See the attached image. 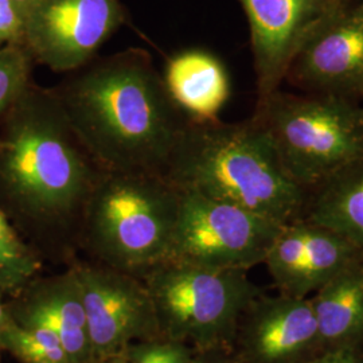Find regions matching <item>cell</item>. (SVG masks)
I'll list each match as a JSON object with an SVG mask.
<instances>
[{
	"label": "cell",
	"mask_w": 363,
	"mask_h": 363,
	"mask_svg": "<svg viewBox=\"0 0 363 363\" xmlns=\"http://www.w3.org/2000/svg\"><path fill=\"white\" fill-rule=\"evenodd\" d=\"M72 73L52 91L94 164L103 171L164 174L189 118L150 55L130 49Z\"/></svg>",
	"instance_id": "obj_1"
},
{
	"label": "cell",
	"mask_w": 363,
	"mask_h": 363,
	"mask_svg": "<svg viewBox=\"0 0 363 363\" xmlns=\"http://www.w3.org/2000/svg\"><path fill=\"white\" fill-rule=\"evenodd\" d=\"M193 191L280 225L301 220L307 191L286 171L269 130L253 116L241 123L189 118L163 174Z\"/></svg>",
	"instance_id": "obj_2"
},
{
	"label": "cell",
	"mask_w": 363,
	"mask_h": 363,
	"mask_svg": "<svg viewBox=\"0 0 363 363\" xmlns=\"http://www.w3.org/2000/svg\"><path fill=\"white\" fill-rule=\"evenodd\" d=\"M0 183L35 220L64 223L82 213L101 169L70 128L52 89L28 85L4 115Z\"/></svg>",
	"instance_id": "obj_3"
},
{
	"label": "cell",
	"mask_w": 363,
	"mask_h": 363,
	"mask_svg": "<svg viewBox=\"0 0 363 363\" xmlns=\"http://www.w3.org/2000/svg\"><path fill=\"white\" fill-rule=\"evenodd\" d=\"M179 199L163 174L101 169L82 210L86 240L113 269L150 271L169 257Z\"/></svg>",
	"instance_id": "obj_4"
},
{
	"label": "cell",
	"mask_w": 363,
	"mask_h": 363,
	"mask_svg": "<svg viewBox=\"0 0 363 363\" xmlns=\"http://www.w3.org/2000/svg\"><path fill=\"white\" fill-rule=\"evenodd\" d=\"M253 116L269 130L286 171L306 191L363 157V105L322 93L274 91Z\"/></svg>",
	"instance_id": "obj_5"
},
{
	"label": "cell",
	"mask_w": 363,
	"mask_h": 363,
	"mask_svg": "<svg viewBox=\"0 0 363 363\" xmlns=\"http://www.w3.org/2000/svg\"><path fill=\"white\" fill-rule=\"evenodd\" d=\"M145 288L162 339L218 349L235 335L256 289L242 269H211L163 261L147 271Z\"/></svg>",
	"instance_id": "obj_6"
},
{
	"label": "cell",
	"mask_w": 363,
	"mask_h": 363,
	"mask_svg": "<svg viewBox=\"0 0 363 363\" xmlns=\"http://www.w3.org/2000/svg\"><path fill=\"white\" fill-rule=\"evenodd\" d=\"M283 226L245 208L193 191H181L166 261L247 271L264 264Z\"/></svg>",
	"instance_id": "obj_7"
},
{
	"label": "cell",
	"mask_w": 363,
	"mask_h": 363,
	"mask_svg": "<svg viewBox=\"0 0 363 363\" xmlns=\"http://www.w3.org/2000/svg\"><path fill=\"white\" fill-rule=\"evenodd\" d=\"M125 19L120 0H37L25 18L23 48L52 72H74Z\"/></svg>",
	"instance_id": "obj_8"
},
{
	"label": "cell",
	"mask_w": 363,
	"mask_h": 363,
	"mask_svg": "<svg viewBox=\"0 0 363 363\" xmlns=\"http://www.w3.org/2000/svg\"><path fill=\"white\" fill-rule=\"evenodd\" d=\"M247 13L257 104L286 81L300 50L351 0H240Z\"/></svg>",
	"instance_id": "obj_9"
},
{
	"label": "cell",
	"mask_w": 363,
	"mask_h": 363,
	"mask_svg": "<svg viewBox=\"0 0 363 363\" xmlns=\"http://www.w3.org/2000/svg\"><path fill=\"white\" fill-rule=\"evenodd\" d=\"M94 363L120 357L133 340L159 335L147 288L130 273L76 267Z\"/></svg>",
	"instance_id": "obj_10"
},
{
	"label": "cell",
	"mask_w": 363,
	"mask_h": 363,
	"mask_svg": "<svg viewBox=\"0 0 363 363\" xmlns=\"http://www.w3.org/2000/svg\"><path fill=\"white\" fill-rule=\"evenodd\" d=\"M286 79L308 93L363 100V0H351L300 50Z\"/></svg>",
	"instance_id": "obj_11"
},
{
	"label": "cell",
	"mask_w": 363,
	"mask_h": 363,
	"mask_svg": "<svg viewBox=\"0 0 363 363\" xmlns=\"http://www.w3.org/2000/svg\"><path fill=\"white\" fill-rule=\"evenodd\" d=\"M235 335L241 363H300L319 343L311 300L288 295L253 300Z\"/></svg>",
	"instance_id": "obj_12"
},
{
	"label": "cell",
	"mask_w": 363,
	"mask_h": 363,
	"mask_svg": "<svg viewBox=\"0 0 363 363\" xmlns=\"http://www.w3.org/2000/svg\"><path fill=\"white\" fill-rule=\"evenodd\" d=\"M163 81L172 101L193 121L217 120L230 94L225 66L205 50L177 54L166 66Z\"/></svg>",
	"instance_id": "obj_13"
},
{
	"label": "cell",
	"mask_w": 363,
	"mask_h": 363,
	"mask_svg": "<svg viewBox=\"0 0 363 363\" xmlns=\"http://www.w3.org/2000/svg\"><path fill=\"white\" fill-rule=\"evenodd\" d=\"M301 220L335 232L363 249V157L307 191Z\"/></svg>",
	"instance_id": "obj_14"
},
{
	"label": "cell",
	"mask_w": 363,
	"mask_h": 363,
	"mask_svg": "<svg viewBox=\"0 0 363 363\" xmlns=\"http://www.w3.org/2000/svg\"><path fill=\"white\" fill-rule=\"evenodd\" d=\"M319 343L333 349L350 346L363 334V265L345 268L311 298Z\"/></svg>",
	"instance_id": "obj_15"
},
{
	"label": "cell",
	"mask_w": 363,
	"mask_h": 363,
	"mask_svg": "<svg viewBox=\"0 0 363 363\" xmlns=\"http://www.w3.org/2000/svg\"><path fill=\"white\" fill-rule=\"evenodd\" d=\"M55 328L69 363H94L76 268L52 279L30 303Z\"/></svg>",
	"instance_id": "obj_16"
},
{
	"label": "cell",
	"mask_w": 363,
	"mask_h": 363,
	"mask_svg": "<svg viewBox=\"0 0 363 363\" xmlns=\"http://www.w3.org/2000/svg\"><path fill=\"white\" fill-rule=\"evenodd\" d=\"M304 253L288 296L306 298L345 268L361 261L363 249L325 228L301 220Z\"/></svg>",
	"instance_id": "obj_17"
},
{
	"label": "cell",
	"mask_w": 363,
	"mask_h": 363,
	"mask_svg": "<svg viewBox=\"0 0 363 363\" xmlns=\"http://www.w3.org/2000/svg\"><path fill=\"white\" fill-rule=\"evenodd\" d=\"M37 256L15 233L0 208V289L18 292L38 272Z\"/></svg>",
	"instance_id": "obj_18"
},
{
	"label": "cell",
	"mask_w": 363,
	"mask_h": 363,
	"mask_svg": "<svg viewBox=\"0 0 363 363\" xmlns=\"http://www.w3.org/2000/svg\"><path fill=\"white\" fill-rule=\"evenodd\" d=\"M31 61L23 46H0V117L13 108L28 88Z\"/></svg>",
	"instance_id": "obj_19"
},
{
	"label": "cell",
	"mask_w": 363,
	"mask_h": 363,
	"mask_svg": "<svg viewBox=\"0 0 363 363\" xmlns=\"http://www.w3.org/2000/svg\"><path fill=\"white\" fill-rule=\"evenodd\" d=\"M16 322L38 343L52 363H69L58 333L38 310L28 304Z\"/></svg>",
	"instance_id": "obj_20"
},
{
	"label": "cell",
	"mask_w": 363,
	"mask_h": 363,
	"mask_svg": "<svg viewBox=\"0 0 363 363\" xmlns=\"http://www.w3.org/2000/svg\"><path fill=\"white\" fill-rule=\"evenodd\" d=\"M25 18L13 0H0V46H23Z\"/></svg>",
	"instance_id": "obj_21"
},
{
	"label": "cell",
	"mask_w": 363,
	"mask_h": 363,
	"mask_svg": "<svg viewBox=\"0 0 363 363\" xmlns=\"http://www.w3.org/2000/svg\"><path fill=\"white\" fill-rule=\"evenodd\" d=\"M300 363H363L362 359L355 354L350 346L335 347L322 357L313 358L311 361Z\"/></svg>",
	"instance_id": "obj_22"
},
{
	"label": "cell",
	"mask_w": 363,
	"mask_h": 363,
	"mask_svg": "<svg viewBox=\"0 0 363 363\" xmlns=\"http://www.w3.org/2000/svg\"><path fill=\"white\" fill-rule=\"evenodd\" d=\"M191 358H193V352L189 346L171 340L167 358L163 363H190Z\"/></svg>",
	"instance_id": "obj_23"
},
{
	"label": "cell",
	"mask_w": 363,
	"mask_h": 363,
	"mask_svg": "<svg viewBox=\"0 0 363 363\" xmlns=\"http://www.w3.org/2000/svg\"><path fill=\"white\" fill-rule=\"evenodd\" d=\"M217 349L213 350L198 351V354H193L190 363H237L228 357L220 354H216Z\"/></svg>",
	"instance_id": "obj_24"
},
{
	"label": "cell",
	"mask_w": 363,
	"mask_h": 363,
	"mask_svg": "<svg viewBox=\"0 0 363 363\" xmlns=\"http://www.w3.org/2000/svg\"><path fill=\"white\" fill-rule=\"evenodd\" d=\"M35 1H37V0H13V3L16 4L18 10L21 11L23 18H26L27 13L33 9V6H34Z\"/></svg>",
	"instance_id": "obj_25"
},
{
	"label": "cell",
	"mask_w": 363,
	"mask_h": 363,
	"mask_svg": "<svg viewBox=\"0 0 363 363\" xmlns=\"http://www.w3.org/2000/svg\"><path fill=\"white\" fill-rule=\"evenodd\" d=\"M10 319H11V318L9 316V313L6 312L4 307H3V304H1V301H0V335H1L3 330L6 328V325H7Z\"/></svg>",
	"instance_id": "obj_26"
},
{
	"label": "cell",
	"mask_w": 363,
	"mask_h": 363,
	"mask_svg": "<svg viewBox=\"0 0 363 363\" xmlns=\"http://www.w3.org/2000/svg\"><path fill=\"white\" fill-rule=\"evenodd\" d=\"M104 363H128L125 361V358L123 357V355H120V357H115V358H111V359H108V361H105Z\"/></svg>",
	"instance_id": "obj_27"
},
{
	"label": "cell",
	"mask_w": 363,
	"mask_h": 363,
	"mask_svg": "<svg viewBox=\"0 0 363 363\" xmlns=\"http://www.w3.org/2000/svg\"><path fill=\"white\" fill-rule=\"evenodd\" d=\"M23 363H52L50 359H48V358H38V359H33V361H27V362Z\"/></svg>",
	"instance_id": "obj_28"
}]
</instances>
